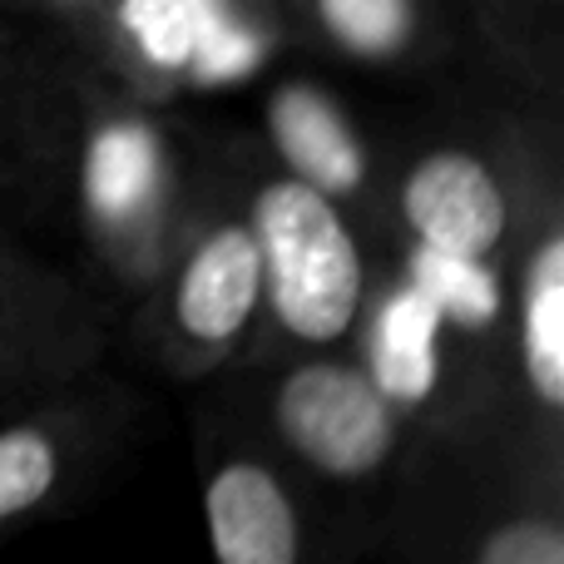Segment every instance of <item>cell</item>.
Listing matches in <instances>:
<instances>
[{
    "instance_id": "1",
    "label": "cell",
    "mask_w": 564,
    "mask_h": 564,
    "mask_svg": "<svg viewBox=\"0 0 564 564\" xmlns=\"http://www.w3.org/2000/svg\"><path fill=\"white\" fill-rule=\"evenodd\" d=\"M50 208L69 204L89 282L109 307L139 302L194 224L218 154L115 65L69 45L40 109Z\"/></svg>"
},
{
    "instance_id": "2",
    "label": "cell",
    "mask_w": 564,
    "mask_h": 564,
    "mask_svg": "<svg viewBox=\"0 0 564 564\" xmlns=\"http://www.w3.org/2000/svg\"><path fill=\"white\" fill-rule=\"evenodd\" d=\"M560 109H486L411 134L377 178V198L401 253L451 268H500L530 198L560 174Z\"/></svg>"
},
{
    "instance_id": "3",
    "label": "cell",
    "mask_w": 564,
    "mask_h": 564,
    "mask_svg": "<svg viewBox=\"0 0 564 564\" xmlns=\"http://www.w3.org/2000/svg\"><path fill=\"white\" fill-rule=\"evenodd\" d=\"M238 188L263 258V327L253 357L357 347L377 263L351 208L317 178L253 149H238Z\"/></svg>"
},
{
    "instance_id": "4",
    "label": "cell",
    "mask_w": 564,
    "mask_h": 564,
    "mask_svg": "<svg viewBox=\"0 0 564 564\" xmlns=\"http://www.w3.org/2000/svg\"><path fill=\"white\" fill-rule=\"evenodd\" d=\"M134 307L144 351L174 381H204L228 361L253 357L263 327V258L238 188V149L218 154L194 224Z\"/></svg>"
},
{
    "instance_id": "5",
    "label": "cell",
    "mask_w": 564,
    "mask_h": 564,
    "mask_svg": "<svg viewBox=\"0 0 564 564\" xmlns=\"http://www.w3.org/2000/svg\"><path fill=\"white\" fill-rule=\"evenodd\" d=\"M258 426L307 486L371 490L411 466L421 446L406 411L377 387L357 347L268 361Z\"/></svg>"
},
{
    "instance_id": "6",
    "label": "cell",
    "mask_w": 564,
    "mask_h": 564,
    "mask_svg": "<svg viewBox=\"0 0 564 564\" xmlns=\"http://www.w3.org/2000/svg\"><path fill=\"white\" fill-rule=\"evenodd\" d=\"M144 401L95 367L69 387L6 411L0 421V540L95 500L129 456Z\"/></svg>"
},
{
    "instance_id": "7",
    "label": "cell",
    "mask_w": 564,
    "mask_h": 564,
    "mask_svg": "<svg viewBox=\"0 0 564 564\" xmlns=\"http://www.w3.org/2000/svg\"><path fill=\"white\" fill-rule=\"evenodd\" d=\"M115 307L79 268L0 228V411L105 367Z\"/></svg>"
},
{
    "instance_id": "8",
    "label": "cell",
    "mask_w": 564,
    "mask_h": 564,
    "mask_svg": "<svg viewBox=\"0 0 564 564\" xmlns=\"http://www.w3.org/2000/svg\"><path fill=\"white\" fill-rule=\"evenodd\" d=\"M307 490L258 416H198V506L214 564H307Z\"/></svg>"
},
{
    "instance_id": "9",
    "label": "cell",
    "mask_w": 564,
    "mask_h": 564,
    "mask_svg": "<svg viewBox=\"0 0 564 564\" xmlns=\"http://www.w3.org/2000/svg\"><path fill=\"white\" fill-rule=\"evenodd\" d=\"M500 341L510 406L525 441L560 460L564 436V188L540 184L530 214L500 263Z\"/></svg>"
},
{
    "instance_id": "10",
    "label": "cell",
    "mask_w": 564,
    "mask_h": 564,
    "mask_svg": "<svg viewBox=\"0 0 564 564\" xmlns=\"http://www.w3.org/2000/svg\"><path fill=\"white\" fill-rule=\"evenodd\" d=\"M268 20L337 65L367 75H421L470 40L460 0H258Z\"/></svg>"
},
{
    "instance_id": "11",
    "label": "cell",
    "mask_w": 564,
    "mask_h": 564,
    "mask_svg": "<svg viewBox=\"0 0 564 564\" xmlns=\"http://www.w3.org/2000/svg\"><path fill=\"white\" fill-rule=\"evenodd\" d=\"M486 69L530 105L564 99V0H460Z\"/></svg>"
},
{
    "instance_id": "12",
    "label": "cell",
    "mask_w": 564,
    "mask_h": 564,
    "mask_svg": "<svg viewBox=\"0 0 564 564\" xmlns=\"http://www.w3.org/2000/svg\"><path fill=\"white\" fill-rule=\"evenodd\" d=\"M456 564H564L560 480H510V500L480 520Z\"/></svg>"
},
{
    "instance_id": "13",
    "label": "cell",
    "mask_w": 564,
    "mask_h": 564,
    "mask_svg": "<svg viewBox=\"0 0 564 564\" xmlns=\"http://www.w3.org/2000/svg\"><path fill=\"white\" fill-rule=\"evenodd\" d=\"M69 40L20 20L0 0V124L40 129V109L55 85V69L65 59Z\"/></svg>"
},
{
    "instance_id": "14",
    "label": "cell",
    "mask_w": 564,
    "mask_h": 564,
    "mask_svg": "<svg viewBox=\"0 0 564 564\" xmlns=\"http://www.w3.org/2000/svg\"><path fill=\"white\" fill-rule=\"evenodd\" d=\"M6 6L15 10L20 20H30V25H40V30H50V35L69 40V45L89 50V55L109 59L119 25L129 20V10H134L139 0H6Z\"/></svg>"
},
{
    "instance_id": "15",
    "label": "cell",
    "mask_w": 564,
    "mask_h": 564,
    "mask_svg": "<svg viewBox=\"0 0 564 564\" xmlns=\"http://www.w3.org/2000/svg\"><path fill=\"white\" fill-rule=\"evenodd\" d=\"M50 208V154H45V129L25 124H0V228L6 218Z\"/></svg>"
}]
</instances>
